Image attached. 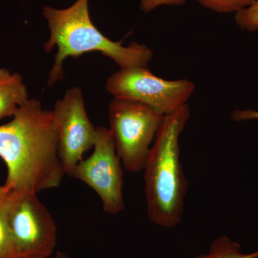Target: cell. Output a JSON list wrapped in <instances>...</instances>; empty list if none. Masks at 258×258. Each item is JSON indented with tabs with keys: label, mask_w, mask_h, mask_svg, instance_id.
<instances>
[{
	"label": "cell",
	"mask_w": 258,
	"mask_h": 258,
	"mask_svg": "<svg viewBox=\"0 0 258 258\" xmlns=\"http://www.w3.org/2000/svg\"><path fill=\"white\" fill-rule=\"evenodd\" d=\"M0 158L8 168L4 185L12 191L37 194L57 187L64 172L53 111L36 99L22 105L11 121L0 125Z\"/></svg>",
	"instance_id": "6da1fadb"
},
{
	"label": "cell",
	"mask_w": 258,
	"mask_h": 258,
	"mask_svg": "<svg viewBox=\"0 0 258 258\" xmlns=\"http://www.w3.org/2000/svg\"><path fill=\"white\" fill-rule=\"evenodd\" d=\"M89 0H76L66 9L45 6L42 15L47 21L50 37L44 45L45 52L57 48L55 62L48 74L47 85L63 81V62L68 57H78L88 52H98L109 57L120 69L144 66L152 60L154 51L147 45L131 42L123 46L105 36L95 26L88 10Z\"/></svg>",
	"instance_id": "7a4b0ae2"
},
{
	"label": "cell",
	"mask_w": 258,
	"mask_h": 258,
	"mask_svg": "<svg viewBox=\"0 0 258 258\" xmlns=\"http://www.w3.org/2000/svg\"><path fill=\"white\" fill-rule=\"evenodd\" d=\"M190 118L189 105L164 116L144 164L149 220L173 228L182 220L188 181L180 160V136Z\"/></svg>",
	"instance_id": "3957f363"
},
{
	"label": "cell",
	"mask_w": 258,
	"mask_h": 258,
	"mask_svg": "<svg viewBox=\"0 0 258 258\" xmlns=\"http://www.w3.org/2000/svg\"><path fill=\"white\" fill-rule=\"evenodd\" d=\"M164 118L152 107L139 102L114 98L109 103V129L127 171H143L151 145Z\"/></svg>",
	"instance_id": "277c9868"
},
{
	"label": "cell",
	"mask_w": 258,
	"mask_h": 258,
	"mask_svg": "<svg viewBox=\"0 0 258 258\" xmlns=\"http://www.w3.org/2000/svg\"><path fill=\"white\" fill-rule=\"evenodd\" d=\"M195 87L189 80L161 79L144 66L120 69L106 84L113 98L144 103L164 116L188 104Z\"/></svg>",
	"instance_id": "5b68a950"
},
{
	"label": "cell",
	"mask_w": 258,
	"mask_h": 258,
	"mask_svg": "<svg viewBox=\"0 0 258 258\" xmlns=\"http://www.w3.org/2000/svg\"><path fill=\"white\" fill-rule=\"evenodd\" d=\"M8 223L21 258H48L57 244L55 222L37 194L13 191Z\"/></svg>",
	"instance_id": "8992f818"
},
{
	"label": "cell",
	"mask_w": 258,
	"mask_h": 258,
	"mask_svg": "<svg viewBox=\"0 0 258 258\" xmlns=\"http://www.w3.org/2000/svg\"><path fill=\"white\" fill-rule=\"evenodd\" d=\"M92 154L80 161L72 176L94 190L106 213L118 215L125 208L121 163L110 129L96 127Z\"/></svg>",
	"instance_id": "52a82bcc"
},
{
	"label": "cell",
	"mask_w": 258,
	"mask_h": 258,
	"mask_svg": "<svg viewBox=\"0 0 258 258\" xmlns=\"http://www.w3.org/2000/svg\"><path fill=\"white\" fill-rule=\"evenodd\" d=\"M58 132V154L64 174L72 176L85 153L94 147L96 127L88 118L81 88L66 91L52 110Z\"/></svg>",
	"instance_id": "ba28073f"
},
{
	"label": "cell",
	"mask_w": 258,
	"mask_h": 258,
	"mask_svg": "<svg viewBox=\"0 0 258 258\" xmlns=\"http://www.w3.org/2000/svg\"><path fill=\"white\" fill-rule=\"evenodd\" d=\"M28 99L21 75L0 68V120L13 117Z\"/></svg>",
	"instance_id": "9c48e42d"
},
{
	"label": "cell",
	"mask_w": 258,
	"mask_h": 258,
	"mask_svg": "<svg viewBox=\"0 0 258 258\" xmlns=\"http://www.w3.org/2000/svg\"><path fill=\"white\" fill-rule=\"evenodd\" d=\"M13 191L0 186V258H21L15 247L8 223V210Z\"/></svg>",
	"instance_id": "30bf717a"
},
{
	"label": "cell",
	"mask_w": 258,
	"mask_h": 258,
	"mask_svg": "<svg viewBox=\"0 0 258 258\" xmlns=\"http://www.w3.org/2000/svg\"><path fill=\"white\" fill-rule=\"evenodd\" d=\"M196 258H258V250L244 253L241 251L240 244L226 236H221L212 242L208 254Z\"/></svg>",
	"instance_id": "8fae6325"
},
{
	"label": "cell",
	"mask_w": 258,
	"mask_h": 258,
	"mask_svg": "<svg viewBox=\"0 0 258 258\" xmlns=\"http://www.w3.org/2000/svg\"><path fill=\"white\" fill-rule=\"evenodd\" d=\"M207 9L220 14L237 13L249 6L254 0H195Z\"/></svg>",
	"instance_id": "7c38bea8"
},
{
	"label": "cell",
	"mask_w": 258,
	"mask_h": 258,
	"mask_svg": "<svg viewBox=\"0 0 258 258\" xmlns=\"http://www.w3.org/2000/svg\"><path fill=\"white\" fill-rule=\"evenodd\" d=\"M234 20L241 30L249 32L258 30V0L235 13Z\"/></svg>",
	"instance_id": "4fadbf2b"
},
{
	"label": "cell",
	"mask_w": 258,
	"mask_h": 258,
	"mask_svg": "<svg viewBox=\"0 0 258 258\" xmlns=\"http://www.w3.org/2000/svg\"><path fill=\"white\" fill-rule=\"evenodd\" d=\"M186 0H141L140 8L144 13H149L162 6H183Z\"/></svg>",
	"instance_id": "5bb4252c"
},
{
	"label": "cell",
	"mask_w": 258,
	"mask_h": 258,
	"mask_svg": "<svg viewBox=\"0 0 258 258\" xmlns=\"http://www.w3.org/2000/svg\"><path fill=\"white\" fill-rule=\"evenodd\" d=\"M231 118L235 122L258 120V111L252 109H236L231 113Z\"/></svg>",
	"instance_id": "9a60e30c"
},
{
	"label": "cell",
	"mask_w": 258,
	"mask_h": 258,
	"mask_svg": "<svg viewBox=\"0 0 258 258\" xmlns=\"http://www.w3.org/2000/svg\"><path fill=\"white\" fill-rule=\"evenodd\" d=\"M52 258H69V256L67 255L64 252H58L55 254V257Z\"/></svg>",
	"instance_id": "2e32d148"
}]
</instances>
